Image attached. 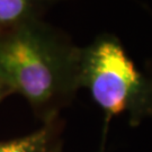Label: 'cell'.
Here are the masks:
<instances>
[{"label":"cell","instance_id":"obj_1","mask_svg":"<svg viewBox=\"0 0 152 152\" xmlns=\"http://www.w3.org/2000/svg\"><path fill=\"white\" fill-rule=\"evenodd\" d=\"M80 54L65 34L35 19L0 33V81L43 123L53 122L80 89Z\"/></svg>","mask_w":152,"mask_h":152},{"label":"cell","instance_id":"obj_2","mask_svg":"<svg viewBox=\"0 0 152 152\" xmlns=\"http://www.w3.org/2000/svg\"><path fill=\"white\" fill-rule=\"evenodd\" d=\"M79 82L107 122L125 115L129 124L137 126L152 118V76L136 66L112 34H102L81 48Z\"/></svg>","mask_w":152,"mask_h":152},{"label":"cell","instance_id":"obj_3","mask_svg":"<svg viewBox=\"0 0 152 152\" xmlns=\"http://www.w3.org/2000/svg\"><path fill=\"white\" fill-rule=\"evenodd\" d=\"M61 127L60 118L43 123L38 130L31 134L0 141V152H53L61 143Z\"/></svg>","mask_w":152,"mask_h":152},{"label":"cell","instance_id":"obj_4","mask_svg":"<svg viewBox=\"0 0 152 152\" xmlns=\"http://www.w3.org/2000/svg\"><path fill=\"white\" fill-rule=\"evenodd\" d=\"M49 0H0V33L41 19Z\"/></svg>","mask_w":152,"mask_h":152},{"label":"cell","instance_id":"obj_5","mask_svg":"<svg viewBox=\"0 0 152 152\" xmlns=\"http://www.w3.org/2000/svg\"><path fill=\"white\" fill-rule=\"evenodd\" d=\"M9 95H12L11 90L7 87L6 85H4L2 82L0 81V102L4 100V99H5L7 96H9Z\"/></svg>","mask_w":152,"mask_h":152},{"label":"cell","instance_id":"obj_6","mask_svg":"<svg viewBox=\"0 0 152 152\" xmlns=\"http://www.w3.org/2000/svg\"><path fill=\"white\" fill-rule=\"evenodd\" d=\"M53 152H63L62 151V143H60L58 147L55 148L54 150H53Z\"/></svg>","mask_w":152,"mask_h":152}]
</instances>
